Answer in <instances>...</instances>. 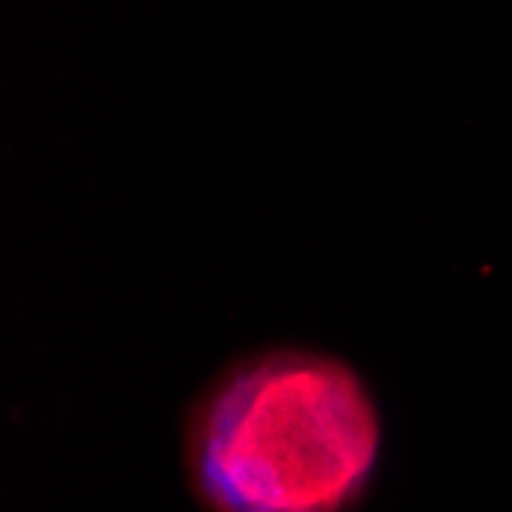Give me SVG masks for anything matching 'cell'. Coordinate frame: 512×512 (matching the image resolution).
<instances>
[{
    "label": "cell",
    "mask_w": 512,
    "mask_h": 512,
    "mask_svg": "<svg viewBox=\"0 0 512 512\" xmlns=\"http://www.w3.org/2000/svg\"><path fill=\"white\" fill-rule=\"evenodd\" d=\"M384 448L378 402L329 353L246 356L197 399L184 460L209 512H353Z\"/></svg>",
    "instance_id": "1"
}]
</instances>
